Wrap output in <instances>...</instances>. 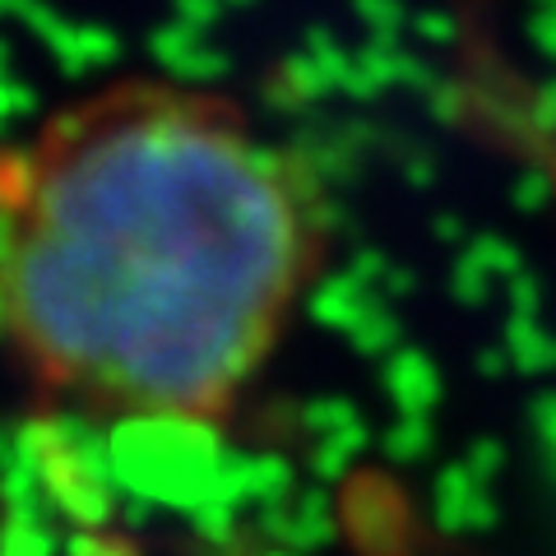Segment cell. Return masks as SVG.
Listing matches in <instances>:
<instances>
[{
	"instance_id": "cell-2",
	"label": "cell",
	"mask_w": 556,
	"mask_h": 556,
	"mask_svg": "<svg viewBox=\"0 0 556 556\" xmlns=\"http://www.w3.org/2000/svg\"><path fill=\"white\" fill-rule=\"evenodd\" d=\"M538 159H543L547 186H552V200H556V108L543 116V130H538Z\"/></svg>"
},
{
	"instance_id": "cell-3",
	"label": "cell",
	"mask_w": 556,
	"mask_h": 556,
	"mask_svg": "<svg viewBox=\"0 0 556 556\" xmlns=\"http://www.w3.org/2000/svg\"><path fill=\"white\" fill-rule=\"evenodd\" d=\"M0 556H28V547H24V538H20V525H14V510H10L5 492H0Z\"/></svg>"
},
{
	"instance_id": "cell-1",
	"label": "cell",
	"mask_w": 556,
	"mask_h": 556,
	"mask_svg": "<svg viewBox=\"0 0 556 556\" xmlns=\"http://www.w3.org/2000/svg\"><path fill=\"white\" fill-rule=\"evenodd\" d=\"M329 200L237 98L108 79L0 139V367L93 427H223L320 278Z\"/></svg>"
}]
</instances>
